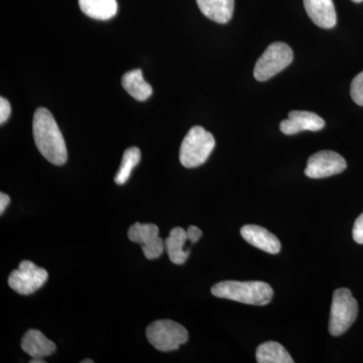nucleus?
<instances>
[{
    "label": "nucleus",
    "mask_w": 363,
    "mask_h": 363,
    "mask_svg": "<svg viewBox=\"0 0 363 363\" xmlns=\"http://www.w3.org/2000/svg\"><path fill=\"white\" fill-rule=\"evenodd\" d=\"M33 130L35 145L43 157L57 166L65 164L68 159L65 140L51 112L44 107L37 109Z\"/></svg>",
    "instance_id": "nucleus-1"
},
{
    "label": "nucleus",
    "mask_w": 363,
    "mask_h": 363,
    "mask_svg": "<svg viewBox=\"0 0 363 363\" xmlns=\"http://www.w3.org/2000/svg\"><path fill=\"white\" fill-rule=\"evenodd\" d=\"M211 292L217 298L255 306L269 304L274 295L272 286L264 281H221L212 286Z\"/></svg>",
    "instance_id": "nucleus-2"
},
{
    "label": "nucleus",
    "mask_w": 363,
    "mask_h": 363,
    "mask_svg": "<svg viewBox=\"0 0 363 363\" xmlns=\"http://www.w3.org/2000/svg\"><path fill=\"white\" fill-rule=\"evenodd\" d=\"M215 138L202 126H194L188 131L182 142L180 162L185 168L192 169L201 166L213 152Z\"/></svg>",
    "instance_id": "nucleus-3"
},
{
    "label": "nucleus",
    "mask_w": 363,
    "mask_h": 363,
    "mask_svg": "<svg viewBox=\"0 0 363 363\" xmlns=\"http://www.w3.org/2000/svg\"><path fill=\"white\" fill-rule=\"evenodd\" d=\"M358 314L357 301L350 290L338 289L333 294L332 300L329 332L332 336H340L354 323Z\"/></svg>",
    "instance_id": "nucleus-4"
},
{
    "label": "nucleus",
    "mask_w": 363,
    "mask_h": 363,
    "mask_svg": "<svg viewBox=\"0 0 363 363\" xmlns=\"http://www.w3.org/2000/svg\"><path fill=\"white\" fill-rule=\"evenodd\" d=\"M147 338L156 350L169 352L187 342L189 333L185 327L172 320H157L147 328Z\"/></svg>",
    "instance_id": "nucleus-5"
},
{
    "label": "nucleus",
    "mask_w": 363,
    "mask_h": 363,
    "mask_svg": "<svg viewBox=\"0 0 363 363\" xmlns=\"http://www.w3.org/2000/svg\"><path fill=\"white\" fill-rule=\"evenodd\" d=\"M294 59L292 49L285 43H272L255 64L253 76L259 82L269 80L286 67L290 66Z\"/></svg>",
    "instance_id": "nucleus-6"
},
{
    "label": "nucleus",
    "mask_w": 363,
    "mask_h": 363,
    "mask_svg": "<svg viewBox=\"0 0 363 363\" xmlns=\"http://www.w3.org/2000/svg\"><path fill=\"white\" fill-rule=\"evenodd\" d=\"M48 278L49 274L45 269L38 267L30 260H23L18 269L11 272L9 285L20 295H32L45 285Z\"/></svg>",
    "instance_id": "nucleus-7"
},
{
    "label": "nucleus",
    "mask_w": 363,
    "mask_h": 363,
    "mask_svg": "<svg viewBox=\"0 0 363 363\" xmlns=\"http://www.w3.org/2000/svg\"><path fill=\"white\" fill-rule=\"evenodd\" d=\"M346 167L345 160L337 152L321 150L309 157L305 174L311 179H323L342 173Z\"/></svg>",
    "instance_id": "nucleus-8"
},
{
    "label": "nucleus",
    "mask_w": 363,
    "mask_h": 363,
    "mask_svg": "<svg viewBox=\"0 0 363 363\" xmlns=\"http://www.w3.org/2000/svg\"><path fill=\"white\" fill-rule=\"evenodd\" d=\"M130 241L140 243L143 255L147 259H156L164 250V241L159 236V227L156 224H142L136 222L128 230Z\"/></svg>",
    "instance_id": "nucleus-9"
},
{
    "label": "nucleus",
    "mask_w": 363,
    "mask_h": 363,
    "mask_svg": "<svg viewBox=\"0 0 363 363\" xmlns=\"http://www.w3.org/2000/svg\"><path fill=\"white\" fill-rule=\"evenodd\" d=\"M325 121L316 113L310 111H294L289 113V118L281 121L279 130L284 135H297L301 131H319L323 130Z\"/></svg>",
    "instance_id": "nucleus-10"
},
{
    "label": "nucleus",
    "mask_w": 363,
    "mask_h": 363,
    "mask_svg": "<svg viewBox=\"0 0 363 363\" xmlns=\"http://www.w3.org/2000/svg\"><path fill=\"white\" fill-rule=\"evenodd\" d=\"M241 236L252 247L271 255L281 252V242L276 235L259 225H245L241 228Z\"/></svg>",
    "instance_id": "nucleus-11"
},
{
    "label": "nucleus",
    "mask_w": 363,
    "mask_h": 363,
    "mask_svg": "<svg viewBox=\"0 0 363 363\" xmlns=\"http://www.w3.org/2000/svg\"><path fill=\"white\" fill-rule=\"evenodd\" d=\"M308 16L322 28H333L337 23L335 6L332 0H304Z\"/></svg>",
    "instance_id": "nucleus-12"
},
{
    "label": "nucleus",
    "mask_w": 363,
    "mask_h": 363,
    "mask_svg": "<svg viewBox=\"0 0 363 363\" xmlns=\"http://www.w3.org/2000/svg\"><path fill=\"white\" fill-rule=\"evenodd\" d=\"M21 348L32 358L50 357L56 351L55 343L35 329L26 332L21 340Z\"/></svg>",
    "instance_id": "nucleus-13"
},
{
    "label": "nucleus",
    "mask_w": 363,
    "mask_h": 363,
    "mask_svg": "<svg viewBox=\"0 0 363 363\" xmlns=\"http://www.w3.org/2000/svg\"><path fill=\"white\" fill-rule=\"evenodd\" d=\"M200 11L209 20L227 23L233 16L234 0H196Z\"/></svg>",
    "instance_id": "nucleus-14"
},
{
    "label": "nucleus",
    "mask_w": 363,
    "mask_h": 363,
    "mask_svg": "<svg viewBox=\"0 0 363 363\" xmlns=\"http://www.w3.org/2000/svg\"><path fill=\"white\" fill-rule=\"evenodd\" d=\"M79 6L86 16L98 21H108L116 16V0H79Z\"/></svg>",
    "instance_id": "nucleus-15"
},
{
    "label": "nucleus",
    "mask_w": 363,
    "mask_h": 363,
    "mask_svg": "<svg viewBox=\"0 0 363 363\" xmlns=\"http://www.w3.org/2000/svg\"><path fill=\"white\" fill-rule=\"evenodd\" d=\"M188 240L187 231L181 227L172 229L168 238L164 240V247L168 252L169 259L175 264H184L190 255V250H184L186 240Z\"/></svg>",
    "instance_id": "nucleus-16"
},
{
    "label": "nucleus",
    "mask_w": 363,
    "mask_h": 363,
    "mask_svg": "<svg viewBox=\"0 0 363 363\" xmlns=\"http://www.w3.org/2000/svg\"><path fill=\"white\" fill-rule=\"evenodd\" d=\"M121 83L126 92L138 101H145L152 96V86L143 79V71L140 69L124 74Z\"/></svg>",
    "instance_id": "nucleus-17"
},
{
    "label": "nucleus",
    "mask_w": 363,
    "mask_h": 363,
    "mask_svg": "<svg viewBox=\"0 0 363 363\" xmlns=\"http://www.w3.org/2000/svg\"><path fill=\"white\" fill-rule=\"evenodd\" d=\"M257 362L259 363H293L290 353L283 345L274 341L260 344L257 350Z\"/></svg>",
    "instance_id": "nucleus-18"
},
{
    "label": "nucleus",
    "mask_w": 363,
    "mask_h": 363,
    "mask_svg": "<svg viewBox=\"0 0 363 363\" xmlns=\"http://www.w3.org/2000/svg\"><path fill=\"white\" fill-rule=\"evenodd\" d=\"M140 159H142V154H140V150L138 147H130L124 152L121 168H119L116 179H114L117 185H123L128 182L131 175V172L138 166Z\"/></svg>",
    "instance_id": "nucleus-19"
},
{
    "label": "nucleus",
    "mask_w": 363,
    "mask_h": 363,
    "mask_svg": "<svg viewBox=\"0 0 363 363\" xmlns=\"http://www.w3.org/2000/svg\"><path fill=\"white\" fill-rule=\"evenodd\" d=\"M350 95L355 104L363 106V72L353 79L351 83Z\"/></svg>",
    "instance_id": "nucleus-20"
},
{
    "label": "nucleus",
    "mask_w": 363,
    "mask_h": 363,
    "mask_svg": "<svg viewBox=\"0 0 363 363\" xmlns=\"http://www.w3.org/2000/svg\"><path fill=\"white\" fill-rule=\"evenodd\" d=\"M353 240L358 245H363V213L360 214L355 221L352 230Z\"/></svg>",
    "instance_id": "nucleus-21"
},
{
    "label": "nucleus",
    "mask_w": 363,
    "mask_h": 363,
    "mask_svg": "<svg viewBox=\"0 0 363 363\" xmlns=\"http://www.w3.org/2000/svg\"><path fill=\"white\" fill-rule=\"evenodd\" d=\"M11 104L7 101L6 98H0V123L4 124V123H6L7 119L11 116Z\"/></svg>",
    "instance_id": "nucleus-22"
},
{
    "label": "nucleus",
    "mask_w": 363,
    "mask_h": 363,
    "mask_svg": "<svg viewBox=\"0 0 363 363\" xmlns=\"http://www.w3.org/2000/svg\"><path fill=\"white\" fill-rule=\"evenodd\" d=\"M186 231H187L188 240H190L191 243H196L201 238L202 231L198 227L190 226Z\"/></svg>",
    "instance_id": "nucleus-23"
},
{
    "label": "nucleus",
    "mask_w": 363,
    "mask_h": 363,
    "mask_svg": "<svg viewBox=\"0 0 363 363\" xmlns=\"http://www.w3.org/2000/svg\"><path fill=\"white\" fill-rule=\"evenodd\" d=\"M9 202H11V198H9V196L4 194V193H1V194H0V213L2 214L6 211Z\"/></svg>",
    "instance_id": "nucleus-24"
},
{
    "label": "nucleus",
    "mask_w": 363,
    "mask_h": 363,
    "mask_svg": "<svg viewBox=\"0 0 363 363\" xmlns=\"http://www.w3.org/2000/svg\"><path fill=\"white\" fill-rule=\"evenodd\" d=\"M44 358H33L30 363H45Z\"/></svg>",
    "instance_id": "nucleus-25"
},
{
    "label": "nucleus",
    "mask_w": 363,
    "mask_h": 363,
    "mask_svg": "<svg viewBox=\"0 0 363 363\" xmlns=\"http://www.w3.org/2000/svg\"><path fill=\"white\" fill-rule=\"evenodd\" d=\"M94 362H93V360H88V359H85V360H82V362H81V363H93Z\"/></svg>",
    "instance_id": "nucleus-26"
},
{
    "label": "nucleus",
    "mask_w": 363,
    "mask_h": 363,
    "mask_svg": "<svg viewBox=\"0 0 363 363\" xmlns=\"http://www.w3.org/2000/svg\"><path fill=\"white\" fill-rule=\"evenodd\" d=\"M353 2H357V4H360V2H362L363 0H352Z\"/></svg>",
    "instance_id": "nucleus-27"
}]
</instances>
